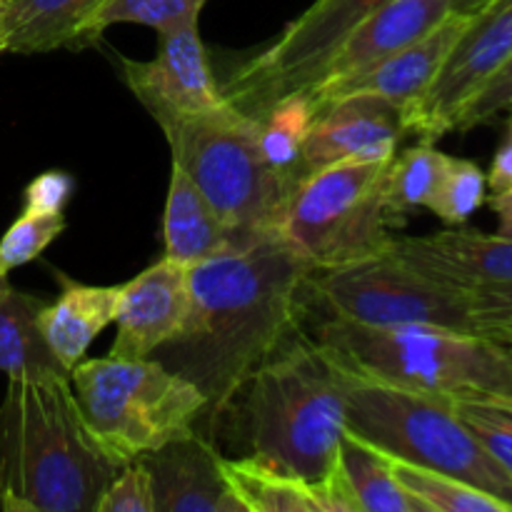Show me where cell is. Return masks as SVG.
<instances>
[{"instance_id":"6da1fadb","label":"cell","mask_w":512,"mask_h":512,"mask_svg":"<svg viewBox=\"0 0 512 512\" xmlns=\"http://www.w3.org/2000/svg\"><path fill=\"white\" fill-rule=\"evenodd\" d=\"M310 273L280 235L188 265V315L153 358L205 395L195 433L215 443L250 375L300 330Z\"/></svg>"},{"instance_id":"7a4b0ae2","label":"cell","mask_w":512,"mask_h":512,"mask_svg":"<svg viewBox=\"0 0 512 512\" xmlns=\"http://www.w3.org/2000/svg\"><path fill=\"white\" fill-rule=\"evenodd\" d=\"M120 468L85 423L70 380H10L0 403V510L95 512Z\"/></svg>"},{"instance_id":"3957f363","label":"cell","mask_w":512,"mask_h":512,"mask_svg":"<svg viewBox=\"0 0 512 512\" xmlns=\"http://www.w3.org/2000/svg\"><path fill=\"white\" fill-rule=\"evenodd\" d=\"M245 458L320 485L338 468L348 430L340 365L313 335L295 330L238 398Z\"/></svg>"},{"instance_id":"277c9868","label":"cell","mask_w":512,"mask_h":512,"mask_svg":"<svg viewBox=\"0 0 512 512\" xmlns=\"http://www.w3.org/2000/svg\"><path fill=\"white\" fill-rule=\"evenodd\" d=\"M315 340L348 368L435 398H512V358L480 333L438 325H375L325 318Z\"/></svg>"},{"instance_id":"5b68a950","label":"cell","mask_w":512,"mask_h":512,"mask_svg":"<svg viewBox=\"0 0 512 512\" xmlns=\"http://www.w3.org/2000/svg\"><path fill=\"white\" fill-rule=\"evenodd\" d=\"M338 365L350 433L390 458L475 485L512 510V478L465 428L450 400L368 378L340 360Z\"/></svg>"},{"instance_id":"8992f818","label":"cell","mask_w":512,"mask_h":512,"mask_svg":"<svg viewBox=\"0 0 512 512\" xmlns=\"http://www.w3.org/2000/svg\"><path fill=\"white\" fill-rule=\"evenodd\" d=\"M70 388L100 448L118 465L195 433L205 395L158 358L80 360Z\"/></svg>"},{"instance_id":"52a82bcc","label":"cell","mask_w":512,"mask_h":512,"mask_svg":"<svg viewBox=\"0 0 512 512\" xmlns=\"http://www.w3.org/2000/svg\"><path fill=\"white\" fill-rule=\"evenodd\" d=\"M258 123L228 98L220 108L165 130V140L240 245L278 235L293 185L280 178L258 145Z\"/></svg>"},{"instance_id":"ba28073f","label":"cell","mask_w":512,"mask_h":512,"mask_svg":"<svg viewBox=\"0 0 512 512\" xmlns=\"http://www.w3.org/2000/svg\"><path fill=\"white\" fill-rule=\"evenodd\" d=\"M390 160H345L303 175L285 200L280 238L313 270L385 253L398 228L388 210Z\"/></svg>"},{"instance_id":"9c48e42d","label":"cell","mask_w":512,"mask_h":512,"mask_svg":"<svg viewBox=\"0 0 512 512\" xmlns=\"http://www.w3.org/2000/svg\"><path fill=\"white\" fill-rule=\"evenodd\" d=\"M305 300H318L328 318L375 328L438 325L478 333L468 290L430 278L388 250L355 263L313 270L305 280Z\"/></svg>"},{"instance_id":"30bf717a","label":"cell","mask_w":512,"mask_h":512,"mask_svg":"<svg viewBox=\"0 0 512 512\" xmlns=\"http://www.w3.org/2000/svg\"><path fill=\"white\" fill-rule=\"evenodd\" d=\"M388 0H315L278 38L233 70L225 98L260 115L283 95L313 88L345 38Z\"/></svg>"},{"instance_id":"8fae6325","label":"cell","mask_w":512,"mask_h":512,"mask_svg":"<svg viewBox=\"0 0 512 512\" xmlns=\"http://www.w3.org/2000/svg\"><path fill=\"white\" fill-rule=\"evenodd\" d=\"M512 58V0H488L470 13L433 85L403 110L408 135L435 143L453 133L465 105Z\"/></svg>"},{"instance_id":"7c38bea8","label":"cell","mask_w":512,"mask_h":512,"mask_svg":"<svg viewBox=\"0 0 512 512\" xmlns=\"http://www.w3.org/2000/svg\"><path fill=\"white\" fill-rule=\"evenodd\" d=\"M118 63L130 93L163 133L225 103L223 90L210 70L198 20L158 33L155 58L133 60L118 55Z\"/></svg>"},{"instance_id":"4fadbf2b","label":"cell","mask_w":512,"mask_h":512,"mask_svg":"<svg viewBox=\"0 0 512 512\" xmlns=\"http://www.w3.org/2000/svg\"><path fill=\"white\" fill-rule=\"evenodd\" d=\"M408 135L403 108L375 95H343L320 108L303 143V175L345 160H388Z\"/></svg>"},{"instance_id":"5bb4252c","label":"cell","mask_w":512,"mask_h":512,"mask_svg":"<svg viewBox=\"0 0 512 512\" xmlns=\"http://www.w3.org/2000/svg\"><path fill=\"white\" fill-rule=\"evenodd\" d=\"M188 265L163 255L120 285L115 315V340L110 355L123 360L153 358L168 343L188 315Z\"/></svg>"},{"instance_id":"9a60e30c","label":"cell","mask_w":512,"mask_h":512,"mask_svg":"<svg viewBox=\"0 0 512 512\" xmlns=\"http://www.w3.org/2000/svg\"><path fill=\"white\" fill-rule=\"evenodd\" d=\"M468 20L470 13L453 10L428 35L415 40L408 48L388 55L380 63L370 65L363 73L340 80V83L313 85L308 90H313L320 108L328 105L330 100L343 98V95H375V98L390 100L405 110L433 85L435 75L440 73L445 58L450 55Z\"/></svg>"},{"instance_id":"2e32d148","label":"cell","mask_w":512,"mask_h":512,"mask_svg":"<svg viewBox=\"0 0 512 512\" xmlns=\"http://www.w3.org/2000/svg\"><path fill=\"white\" fill-rule=\"evenodd\" d=\"M388 253L425 275L458 288L510 283L512 238L480 230H440L433 235H395Z\"/></svg>"},{"instance_id":"e0dca14e","label":"cell","mask_w":512,"mask_h":512,"mask_svg":"<svg viewBox=\"0 0 512 512\" xmlns=\"http://www.w3.org/2000/svg\"><path fill=\"white\" fill-rule=\"evenodd\" d=\"M213 440L198 433L143 455L155 493V512H240L220 473Z\"/></svg>"},{"instance_id":"ac0fdd59","label":"cell","mask_w":512,"mask_h":512,"mask_svg":"<svg viewBox=\"0 0 512 512\" xmlns=\"http://www.w3.org/2000/svg\"><path fill=\"white\" fill-rule=\"evenodd\" d=\"M455 0H388L340 43L320 83H340L363 73L388 55L408 48L453 13Z\"/></svg>"},{"instance_id":"d6986e66","label":"cell","mask_w":512,"mask_h":512,"mask_svg":"<svg viewBox=\"0 0 512 512\" xmlns=\"http://www.w3.org/2000/svg\"><path fill=\"white\" fill-rule=\"evenodd\" d=\"M60 295L40 310V330L63 368L73 370L85 360L95 338L115 323L120 305V285H85L55 270Z\"/></svg>"},{"instance_id":"ffe728a7","label":"cell","mask_w":512,"mask_h":512,"mask_svg":"<svg viewBox=\"0 0 512 512\" xmlns=\"http://www.w3.org/2000/svg\"><path fill=\"white\" fill-rule=\"evenodd\" d=\"M45 300L5 283L0 288V373L20 383H63V368L40 330Z\"/></svg>"},{"instance_id":"44dd1931","label":"cell","mask_w":512,"mask_h":512,"mask_svg":"<svg viewBox=\"0 0 512 512\" xmlns=\"http://www.w3.org/2000/svg\"><path fill=\"white\" fill-rule=\"evenodd\" d=\"M165 255L183 265H195L225 250L240 248L233 230L220 220L190 175L173 163L163 218Z\"/></svg>"},{"instance_id":"7402d4cb","label":"cell","mask_w":512,"mask_h":512,"mask_svg":"<svg viewBox=\"0 0 512 512\" xmlns=\"http://www.w3.org/2000/svg\"><path fill=\"white\" fill-rule=\"evenodd\" d=\"M105 0H0L8 53L38 55L73 48Z\"/></svg>"},{"instance_id":"603a6c76","label":"cell","mask_w":512,"mask_h":512,"mask_svg":"<svg viewBox=\"0 0 512 512\" xmlns=\"http://www.w3.org/2000/svg\"><path fill=\"white\" fill-rule=\"evenodd\" d=\"M220 473L240 512H323L318 485L253 458H220Z\"/></svg>"},{"instance_id":"cb8c5ba5","label":"cell","mask_w":512,"mask_h":512,"mask_svg":"<svg viewBox=\"0 0 512 512\" xmlns=\"http://www.w3.org/2000/svg\"><path fill=\"white\" fill-rule=\"evenodd\" d=\"M355 512H428L393 473L390 458L375 445L345 430L338 458Z\"/></svg>"},{"instance_id":"d4e9b609","label":"cell","mask_w":512,"mask_h":512,"mask_svg":"<svg viewBox=\"0 0 512 512\" xmlns=\"http://www.w3.org/2000/svg\"><path fill=\"white\" fill-rule=\"evenodd\" d=\"M318 113L320 105L313 90H300V93L283 95L273 105H268L263 113L253 115L255 123H258L255 133H258L260 153L268 160L270 168L280 178L288 180L293 188L303 178L300 155H303L305 135H308Z\"/></svg>"},{"instance_id":"484cf974","label":"cell","mask_w":512,"mask_h":512,"mask_svg":"<svg viewBox=\"0 0 512 512\" xmlns=\"http://www.w3.org/2000/svg\"><path fill=\"white\" fill-rule=\"evenodd\" d=\"M445 163L448 153L428 140L393 155L388 168V210L398 228L415 210L428 208Z\"/></svg>"},{"instance_id":"4316f807","label":"cell","mask_w":512,"mask_h":512,"mask_svg":"<svg viewBox=\"0 0 512 512\" xmlns=\"http://www.w3.org/2000/svg\"><path fill=\"white\" fill-rule=\"evenodd\" d=\"M390 465H393L398 483L415 500H420L428 512H512L503 500L493 498L453 475L405 463L398 458H390Z\"/></svg>"},{"instance_id":"83f0119b","label":"cell","mask_w":512,"mask_h":512,"mask_svg":"<svg viewBox=\"0 0 512 512\" xmlns=\"http://www.w3.org/2000/svg\"><path fill=\"white\" fill-rule=\"evenodd\" d=\"M208 0H105L93 18L83 25L73 48L95 43L110 25L135 23L153 28L155 33L178 28L183 23L200 20V10Z\"/></svg>"},{"instance_id":"f1b7e54d","label":"cell","mask_w":512,"mask_h":512,"mask_svg":"<svg viewBox=\"0 0 512 512\" xmlns=\"http://www.w3.org/2000/svg\"><path fill=\"white\" fill-rule=\"evenodd\" d=\"M488 198V175L478 163L448 155L428 208L448 228H460L485 205Z\"/></svg>"},{"instance_id":"f546056e","label":"cell","mask_w":512,"mask_h":512,"mask_svg":"<svg viewBox=\"0 0 512 512\" xmlns=\"http://www.w3.org/2000/svg\"><path fill=\"white\" fill-rule=\"evenodd\" d=\"M450 405L485 453L512 478V398L463 395L450 400Z\"/></svg>"},{"instance_id":"4dcf8cb0","label":"cell","mask_w":512,"mask_h":512,"mask_svg":"<svg viewBox=\"0 0 512 512\" xmlns=\"http://www.w3.org/2000/svg\"><path fill=\"white\" fill-rule=\"evenodd\" d=\"M63 230V213H35L23 208L20 218H15V223L0 238V275L8 278L10 270L38 260Z\"/></svg>"},{"instance_id":"1f68e13d","label":"cell","mask_w":512,"mask_h":512,"mask_svg":"<svg viewBox=\"0 0 512 512\" xmlns=\"http://www.w3.org/2000/svg\"><path fill=\"white\" fill-rule=\"evenodd\" d=\"M95 512H155L153 478L143 460H133L118 470Z\"/></svg>"},{"instance_id":"d6a6232c","label":"cell","mask_w":512,"mask_h":512,"mask_svg":"<svg viewBox=\"0 0 512 512\" xmlns=\"http://www.w3.org/2000/svg\"><path fill=\"white\" fill-rule=\"evenodd\" d=\"M510 103H512V58L493 75V78L488 80V83L483 85V88L478 90V93H475V98L465 105L455 130H458V133H468V130L478 128V125L490 123L495 115L505 113Z\"/></svg>"},{"instance_id":"836d02e7","label":"cell","mask_w":512,"mask_h":512,"mask_svg":"<svg viewBox=\"0 0 512 512\" xmlns=\"http://www.w3.org/2000/svg\"><path fill=\"white\" fill-rule=\"evenodd\" d=\"M75 180L65 170H45L28 183L23 193V208L35 213H63L73 198Z\"/></svg>"},{"instance_id":"e575fe53","label":"cell","mask_w":512,"mask_h":512,"mask_svg":"<svg viewBox=\"0 0 512 512\" xmlns=\"http://www.w3.org/2000/svg\"><path fill=\"white\" fill-rule=\"evenodd\" d=\"M465 290H468L470 310L478 323V333H483L490 325L512 323V280Z\"/></svg>"},{"instance_id":"d590c367","label":"cell","mask_w":512,"mask_h":512,"mask_svg":"<svg viewBox=\"0 0 512 512\" xmlns=\"http://www.w3.org/2000/svg\"><path fill=\"white\" fill-rule=\"evenodd\" d=\"M488 188L490 190H503L512 185V113L508 120V135L503 138V143L495 150V158L490 163L488 173Z\"/></svg>"},{"instance_id":"8d00e7d4","label":"cell","mask_w":512,"mask_h":512,"mask_svg":"<svg viewBox=\"0 0 512 512\" xmlns=\"http://www.w3.org/2000/svg\"><path fill=\"white\" fill-rule=\"evenodd\" d=\"M485 205L495 213L498 218V233L510 235L512 238V185L503 190H493V195L485 198Z\"/></svg>"},{"instance_id":"74e56055","label":"cell","mask_w":512,"mask_h":512,"mask_svg":"<svg viewBox=\"0 0 512 512\" xmlns=\"http://www.w3.org/2000/svg\"><path fill=\"white\" fill-rule=\"evenodd\" d=\"M480 335H485V338L493 340L495 345H500V348H503L505 353H508L512 358V323L490 325V328H485Z\"/></svg>"},{"instance_id":"f35d334b","label":"cell","mask_w":512,"mask_h":512,"mask_svg":"<svg viewBox=\"0 0 512 512\" xmlns=\"http://www.w3.org/2000/svg\"><path fill=\"white\" fill-rule=\"evenodd\" d=\"M485 3H488V0H455L453 10H458V13H475V10L483 8Z\"/></svg>"},{"instance_id":"ab89813d","label":"cell","mask_w":512,"mask_h":512,"mask_svg":"<svg viewBox=\"0 0 512 512\" xmlns=\"http://www.w3.org/2000/svg\"><path fill=\"white\" fill-rule=\"evenodd\" d=\"M8 53V40H5V25H3V8H0V55Z\"/></svg>"},{"instance_id":"60d3db41","label":"cell","mask_w":512,"mask_h":512,"mask_svg":"<svg viewBox=\"0 0 512 512\" xmlns=\"http://www.w3.org/2000/svg\"><path fill=\"white\" fill-rule=\"evenodd\" d=\"M5 283H8V278H5V275H0V288H3Z\"/></svg>"},{"instance_id":"b9f144b4","label":"cell","mask_w":512,"mask_h":512,"mask_svg":"<svg viewBox=\"0 0 512 512\" xmlns=\"http://www.w3.org/2000/svg\"><path fill=\"white\" fill-rule=\"evenodd\" d=\"M508 113H512V103H510V105H508Z\"/></svg>"}]
</instances>
